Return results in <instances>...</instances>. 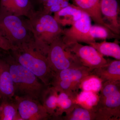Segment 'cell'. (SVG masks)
<instances>
[{"mask_svg": "<svg viewBox=\"0 0 120 120\" xmlns=\"http://www.w3.org/2000/svg\"><path fill=\"white\" fill-rule=\"evenodd\" d=\"M83 11L71 4L54 13L53 17L61 26H72L82 16Z\"/></svg>", "mask_w": 120, "mask_h": 120, "instance_id": "cell-17", "label": "cell"}, {"mask_svg": "<svg viewBox=\"0 0 120 120\" xmlns=\"http://www.w3.org/2000/svg\"><path fill=\"white\" fill-rule=\"evenodd\" d=\"M47 57L50 66L54 73L70 68L83 66L66 49V45L62 41L61 36L50 45Z\"/></svg>", "mask_w": 120, "mask_h": 120, "instance_id": "cell-6", "label": "cell"}, {"mask_svg": "<svg viewBox=\"0 0 120 120\" xmlns=\"http://www.w3.org/2000/svg\"><path fill=\"white\" fill-rule=\"evenodd\" d=\"M95 115L94 110L82 107L77 104L73 110L65 116H61L59 120H95Z\"/></svg>", "mask_w": 120, "mask_h": 120, "instance_id": "cell-21", "label": "cell"}, {"mask_svg": "<svg viewBox=\"0 0 120 120\" xmlns=\"http://www.w3.org/2000/svg\"><path fill=\"white\" fill-rule=\"evenodd\" d=\"M100 11L114 33L120 35V8L117 0H100Z\"/></svg>", "mask_w": 120, "mask_h": 120, "instance_id": "cell-11", "label": "cell"}, {"mask_svg": "<svg viewBox=\"0 0 120 120\" xmlns=\"http://www.w3.org/2000/svg\"><path fill=\"white\" fill-rule=\"evenodd\" d=\"M66 49L83 66L92 70L103 67L109 62V60L105 59L102 55L90 45H83L76 42L66 45Z\"/></svg>", "mask_w": 120, "mask_h": 120, "instance_id": "cell-8", "label": "cell"}, {"mask_svg": "<svg viewBox=\"0 0 120 120\" xmlns=\"http://www.w3.org/2000/svg\"><path fill=\"white\" fill-rule=\"evenodd\" d=\"M89 45L94 47L103 56L112 57L116 60H120V46L117 39L114 42H107L105 40L101 42L95 41Z\"/></svg>", "mask_w": 120, "mask_h": 120, "instance_id": "cell-20", "label": "cell"}, {"mask_svg": "<svg viewBox=\"0 0 120 120\" xmlns=\"http://www.w3.org/2000/svg\"><path fill=\"white\" fill-rule=\"evenodd\" d=\"M91 73L99 78L102 83L109 81H120V60H109L107 64L94 69Z\"/></svg>", "mask_w": 120, "mask_h": 120, "instance_id": "cell-15", "label": "cell"}, {"mask_svg": "<svg viewBox=\"0 0 120 120\" xmlns=\"http://www.w3.org/2000/svg\"><path fill=\"white\" fill-rule=\"evenodd\" d=\"M35 10L31 0H0V11L28 18Z\"/></svg>", "mask_w": 120, "mask_h": 120, "instance_id": "cell-10", "label": "cell"}, {"mask_svg": "<svg viewBox=\"0 0 120 120\" xmlns=\"http://www.w3.org/2000/svg\"><path fill=\"white\" fill-rule=\"evenodd\" d=\"M35 0L38 4H43V2H45L47 0Z\"/></svg>", "mask_w": 120, "mask_h": 120, "instance_id": "cell-28", "label": "cell"}, {"mask_svg": "<svg viewBox=\"0 0 120 120\" xmlns=\"http://www.w3.org/2000/svg\"><path fill=\"white\" fill-rule=\"evenodd\" d=\"M0 55L8 65L14 84L15 96L40 101L42 93L47 86L18 63L9 51L0 49Z\"/></svg>", "mask_w": 120, "mask_h": 120, "instance_id": "cell-1", "label": "cell"}, {"mask_svg": "<svg viewBox=\"0 0 120 120\" xmlns=\"http://www.w3.org/2000/svg\"><path fill=\"white\" fill-rule=\"evenodd\" d=\"M97 105L95 120H120V81L102 83Z\"/></svg>", "mask_w": 120, "mask_h": 120, "instance_id": "cell-4", "label": "cell"}, {"mask_svg": "<svg viewBox=\"0 0 120 120\" xmlns=\"http://www.w3.org/2000/svg\"><path fill=\"white\" fill-rule=\"evenodd\" d=\"M78 94L77 92H58L57 106L52 118L59 120L64 113L66 114L71 112L77 104L76 99Z\"/></svg>", "mask_w": 120, "mask_h": 120, "instance_id": "cell-16", "label": "cell"}, {"mask_svg": "<svg viewBox=\"0 0 120 120\" xmlns=\"http://www.w3.org/2000/svg\"><path fill=\"white\" fill-rule=\"evenodd\" d=\"M16 47L0 34V49L9 51L15 49Z\"/></svg>", "mask_w": 120, "mask_h": 120, "instance_id": "cell-27", "label": "cell"}, {"mask_svg": "<svg viewBox=\"0 0 120 120\" xmlns=\"http://www.w3.org/2000/svg\"><path fill=\"white\" fill-rule=\"evenodd\" d=\"M14 96V84L8 65L0 55V99H12Z\"/></svg>", "mask_w": 120, "mask_h": 120, "instance_id": "cell-13", "label": "cell"}, {"mask_svg": "<svg viewBox=\"0 0 120 120\" xmlns=\"http://www.w3.org/2000/svg\"><path fill=\"white\" fill-rule=\"evenodd\" d=\"M0 120H22L14 98L0 99Z\"/></svg>", "mask_w": 120, "mask_h": 120, "instance_id": "cell-19", "label": "cell"}, {"mask_svg": "<svg viewBox=\"0 0 120 120\" xmlns=\"http://www.w3.org/2000/svg\"><path fill=\"white\" fill-rule=\"evenodd\" d=\"M92 71L83 66L70 68L55 72L52 79L67 80L80 84L86 77L92 74Z\"/></svg>", "mask_w": 120, "mask_h": 120, "instance_id": "cell-14", "label": "cell"}, {"mask_svg": "<svg viewBox=\"0 0 120 120\" xmlns=\"http://www.w3.org/2000/svg\"><path fill=\"white\" fill-rule=\"evenodd\" d=\"M13 98L22 120H46L51 118L40 101L16 96Z\"/></svg>", "mask_w": 120, "mask_h": 120, "instance_id": "cell-9", "label": "cell"}, {"mask_svg": "<svg viewBox=\"0 0 120 120\" xmlns=\"http://www.w3.org/2000/svg\"><path fill=\"white\" fill-rule=\"evenodd\" d=\"M0 11V34L15 47L35 43L27 19Z\"/></svg>", "mask_w": 120, "mask_h": 120, "instance_id": "cell-5", "label": "cell"}, {"mask_svg": "<svg viewBox=\"0 0 120 120\" xmlns=\"http://www.w3.org/2000/svg\"><path fill=\"white\" fill-rule=\"evenodd\" d=\"M91 25L90 17L83 11L81 17L71 27L63 29L61 35L62 41L67 45L76 42L90 45L95 41L90 35V30Z\"/></svg>", "mask_w": 120, "mask_h": 120, "instance_id": "cell-7", "label": "cell"}, {"mask_svg": "<svg viewBox=\"0 0 120 120\" xmlns=\"http://www.w3.org/2000/svg\"><path fill=\"white\" fill-rule=\"evenodd\" d=\"M73 4L88 14L91 19L98 25L105 27L112 31V28L105 22L101 11L100 0H72Z\"/></svg>", "mask_w": 120, "mask_h": 120, "instance_id": "cell-12", "label": "cell"}, {"mask_svg": "<svg viewBox=\"0 0 120 120\" xmlns=\"http://www.w3.org/2000/svg\"><path fill=\"white\" fill-rule=\"evenodd\" d=\"M69 0H47L42 4L40 11L43 13L52 15L71 4Z\"/></svg>", "mask_w": 120, "mask_h": 120, "instance_id": "cell-24", "label": "cell"}, {"mask_svg": "<svg viewBox=\"0 0 120 120\" xmlns=\"http://www.w3.org/2000/svg\"><path fill=\"white\" fill-rule=\"evenodd\" d=\"M102 85V82L95 75H90L87 76L80 83V88L84 91L99 92Z\"/></svg>", "mask_w": 120, "mask_h": 120, "instance_id": "cell-25", "label": "cell"}, {"mask_svg": "<svg viewBox=\"0 0 120 120\" xmlns=\"http://www.w3.org/2000/svg\"><path fill=\"white\" fill-rule=\"evenodd\" d=\"M50 85L55 87L58 92L61 91L78 92L80 84L67 80L52 79Z\"/></svg>", "mask_w": 120, "mask_h": 120, "instance_id": "cell-26", "label": "cell"}, {"mask_svg": "<svg viewBox=\"0 0 120 120\" xmlns=\"http://www.w3.org/2000/svg\"><path fill=\"white\" fill-rule=\"evenodd\" d=\"M98 93L91 91H84L79 94L76 97V103L89 109H92L97 105L98 101Z\"/></svg>", "mask_w": 120, "mask_h": 120, "instance_id": "cell-22", "label": "cell"}, {"mask_svg": "<svg viewBox=\"0 0 120 120\" xmlns=\"http://www.w3.org/2000/svg\"><path fill=\"white\" fill-rule=\"evenodd\" d=\"M27 20L37 49L47 56L49 45L61 36L63 29L52 15L35 10Z\"/></svg>", "mask_w": 120, "mask_h": 120, "instance_id": "cell-2", "label": "cell"}, {"mask_svg": "<svg viewBox=\"0 0 120 120\" xmlns=\"http://www.w3.org/2000/svg\"><path fill=\"white\" fill-rule=\"evenodd\" d=\"M58 92L53 86H46L42 93L40 102L51 118L53 116L57 106Z\"/></svg>", "mask_w": 120, "mask_h": 120, "instance_id": "cell-18", "label": "cell"}, {"mask_svg": "<svg viewBox=\"0 0 120 120\" xmlns=\"http://www.w3.org/2000/svg\"><path fill=\"white\" fill-rule=\"evenodd\" d=\"M9 52L18 63L34 73L45 85H50L54 72L47 56L37 49L34 43L23 45Z\"/></svg>", "mask_w": 120, "mask_h": 120, "instance_id": "cell-3", "label": "cell"}, {"mask_svg": "<svg viewBox=\"0 0 120 120\" xmlns=\"http://www.w3.org/2000/svg\"><path fill=\"white\" fill-rule=\"evenodd\" d=\"M90 35L92 38L103 39L120 38V35L114 33L105 27L98 25H91L90 30Z\"/></svg>", "mask_w": 120, "mask_h": 120, "instance_id": "cell-23", "label": "cell"}]
</instances>
